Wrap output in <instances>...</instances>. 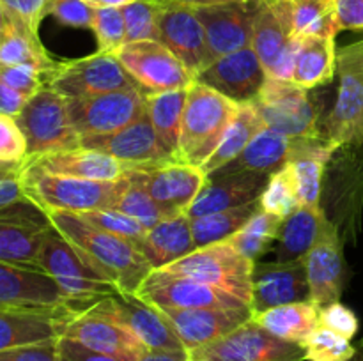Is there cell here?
<instances>
[{"label":"cell","instance_id":"7402d4cb","mask_svg":"<svg viewBox=\"0 0 363 361\" xmlns=\"http://www.w3.org/2000/svg\"><path fill=\"white\" fill-rule=\"evenodd\" d=\"M176 329L184 349L211 343L252 321V308H158Z\"/></svg>","mask_w":363,"mask_h":361},{"label":"cell","instance_id":"30bf717a","mask_svg":"<svg viewBox=\"0 0 363 361\" xmlns=\"http://www.w3.org/2000/svg\"><path fill=\"white\" fill-rule=\"evenodd\" d=\"M300 41L301 38H296L291 27V0H282L273 6L259 0L252 48L269 78L293 81Z\"/></svg>","mask_w":363,"mask_h":361},{"label":"cell","instance_id":"11a10c76","mask_svg":"<svg viewBox=\"0 0 363 361\" xmlns=\"http://www.w3.org/2000/svg\"><path fill=\"white\" fill-rule=\"evenodd\" d=\"M0 361H60V357L57 342H46L0 350Z\"/></svg>","mask_w":363,"mask_h":361},{"label":"cell","instance_id":"d4e9b609","mask_svg":"<svg viewBox=\"0 0 363 361\" xmlns=\"http://www.w3.org/2000/svg\"><path fill=\"white\" fill-rule=\"evenodd\" d=\"M311 296L303 262H255L252 273V314L280 304L307 301Z\"/></svg>","mask_w":363,"mask_h":361},{"label":"cell","instance_id":"db71d44e","mask_svg":"<svg viewBox=\"0 0 363 361\" xmlns=\"http://www.w3.org/2000/svg\"><path fill=\"white\" fill-rule=\"evenodd\" d=\"M319 326H325V328L346 336L347 340H353L360 328V322L351 308H347L340 301H335V303L319 308Z\"/></svg>","mask_w":363,"mask_h":361},{"label":"cell","instance_id":"2e32d148","mask_svg":"<svg viewBox=\"0 0 363 361\" xmlns=\"http://www.w3.org/2000/svg\"><path fill=\"white\" fill-rule=\"evenodd\" d=\"M135 296L155 308H250L218 287L179 278L160 269H152Z\"/></svg>","mask_w":363,"mask_h":361},{"label":"cell","instance_id":"603a6c76","mask_svg":"<svg viewBox=\"0 0 363 361\" xmlns=\"http://www.w3.org/2000/svg\"><path fill=\"white\" fill-rule=\"evenodd\" d=\"M268 74L262 69L257 53L252 46L223 55L209 64L197 76L208 87L222 92L238 103L254 101Z\"/></svg>","mask_w":363,"mask_h":361},{"label":"cell","instance_id":"9c48e42d","mask_svg":"<svg viewBox=\"0 0 363 361\" xmlns=\"http://www.w3.org/2000/svg\"><path fill=\"white\" fill-rule=\"evenodd\" d=\"M48 87L66 99H85L106 92L137 88L140 85L131 78L113 53L96 52L84 59L57 64L50 73Z\"/></svg>","mask_w":363,"mask_h":361},{"label":"cell","instance_id":"5b68a950","mask_svg":"<svg viewBox=\"0 0 363 361\" xmlns=\"http://www.w3.org/2000/svg\"><path fill=\"white\" fill-rule=\"evenodd\" d=\"M339 91L321 134L335 149L363 147V39L337 50Z\"/></svg>","mask_w":363,"mask_h":361},{"label":"cell","instance_id":"e0dca14e","mask_svg":"<svg viewBox=\"0 0 363 361\" xmlns=\"http://www.w3.org/2000/svg\"><path fill=\"white\" fill-rule=\"evenodd\" d=\"M307 271L311 296L308 301L318 308L340 301L346 280V262L342 253V241L335 223L325 218L318 241L301 258Z\"/></svg>","mask_w":363,"mask_h":361},{"label":"cell","instance_id":"8992f818","mask_svg":"<svg viewBox=\"0 0 363 361\" xmlns=\"http://www.w3.org/2000/svg\"><path fill=\"white\" fill-rule=\"evenodd\" d=\"M255 262L245 258L229 241L208 244L160 271L179 278L195 280L233 294L252 308V273Z\"/></svg>","mask_w":363,"mask_h":361},{"label":"cell","instance_id":"4316f807","mask_svg":"<svg viewBox=\"0 0 363 361\" xmlns=\"http://www.w3.org/2000/svg\"><path fill=\"white\" fill-rule=\"evenodd\" d=\"M25 163L39 166V168L46 170V172L60 173V176L105 180V183L119 180L126 177L131 170H137L130 163L121 161V159L105 154V152L82 147V145L74 149H66V151L50 152V154L28 159Z\"/></svg>","mask_w":363,"mask_h":361},{"label":"cell","instance_id":"ab89813d","mask_svg":"<svg viewBox=\"0 0 363 361\" xmlns=\"http://www.w3.org/2000/svg\"><path fill=\"white\" fill-rule=\"evenodd\" d=\"M23 165L0 166V219H27L50 223L48 216L25 195Z\"/></svg>","mask_w":363,"mask_h":361},{"label":"cell","instance_id":"e575fe53","mask_svg":"<svg viewBox=\"0 0 363 361\" xmlns=\"http://www.w3.org/2000/svg\"><path fill=\"white\" fill-rule=\"evenodd\" d=\"M264 127V120L259 115L257 106L254 101L240 103L236 115L230 120L229 127L223 133L222 142L208 158V161L201 166L206 176H211L216 170L223 168L227 163L236 159L245 151L252 138Z\"/></svg>","mask_w":363,"mask_h":361},{"label":"cell","instance_id":"4fadbf2b","mask_svg":"<svg viewBox=\"0 0 363 361\" xmlns=\"http://www.w3.org/2000/svg\"><path fill=\"white\" fill-rule=\"evenodd\" d=\"M89 308L130 329L151 353L188 354L176 329L167 321L165 315L135 294H116V296L103 297L89 304Z\"/></svg>","mask_w":363,"mask_h":361},{"label":"cell","instance_id":"3957f363","mask_svg":"<svg viewBox=\"0 0 363 361\" xmlns=\"http://www.w3.org/2000/svg\"><path fill=\"white\" fill-rule=\"evenodd\" d=\"M240 103L195 80L186 91L181 122V161L202 166L216 151Z\"/></svg>","mask_w":363,"mask_h":361},{"label":"cell","instance_id":"9a60e30c","mask_svg":"<svg viewBox=\"0 0 363 361\" xmlns=\"http://www.w3.org/2000/svg\"><path fill=\"white\" fill-rule=\"evenodd\" d=\"M113 55L147 94L188 88L195 78L160 41L124 42Z\"/></svg>","mask_w":363,"mask_h":361},{"label":"cell","instance_id":"6f0895ef","mask_svg":"<svg viewBox=\"0 0 363 361\" xmlns=\"http://www.w3.org/2000/svg\"><path fill=\"white\" fill-rule=\"evenodd\" d=\"M340 30L363 32V0H335Z\"/></svg>","mask_w":363,"mask_h":361},{"label":"cell","instance_id":"d6986e66","mask_svg":"<svg viewBox=\"0 0 363 361\" xmlns=\"http://www.w3.org/2000/svg\"><path fill=\"white\" fill-rule=\"evenodd\" d=\"M80 145L130 163L137 170L174 159L156 134L147 112L113 133L82 138Z\"/></svg>","mask_w":363,"mask_h":361},{"label":"cell","instance_id":"8d00e7d4","mask_svg":"<svg viewBox=\"0 0 363 361\" xmlns=\"http://www.w3.org/2000/svg\"><path fill=\"white\" fill-rule=\"evenodd\" d=\"M186 91L188 88H181V91L147 94V115L152 127L162 140L163 147L177 161H181V122H183V112L186 105Z\"/></svg>","mask_w":363,"mask_h":361},{"label":"cell","instance_id":"bcb514c9","mask_svg":"<svg viewBox=\"0 0 363 361\" xmlns=\"http://www.w3.org/2000/svg\"><path fill=\"white\" fill-rule=\"evenodd\" d=\"M307 361H350L357 353V345L346 336L319 326L303 343Z\"/></svg>","mask_w":363,"mask_h":361},{"label":"cell","instance_id":"6da1fadb","mask_svg":"<svg viewBox=\"0 0 363 361\" xmlns=\"http://www.w3.org/2000/svg\"><path fill=\"white\" fill-rule=\"evenodd\" d=\"M48 222L74 248L84 251L123 294H137L152 268L137 244L91 225L80 216L64 211H46Z\"/></svg>","mask_w":363,"mask_h":361},{"label":"cell","instance_id":"f546056e","mask_svg":"<svg viewBox=\"0 0 363 361\" xmlns=\"http://www.w3.org/2000/svg\"><path fill=\"white\" fill-rule=\"evenodd\" d=\"M138 250L152 269L165 268L197 250L186 212L169 216L147 229Z\"/></svg>","mask_w":363,"mask_h":361},{"label":"cell","instance_id":"b9f144b4","mask_svg":"<svg viewBox=\"0 0 363 361\" xmlns=\"http://www.w3.org/2000/svg\"><path fill=\"white\" fill-rule=\"evenodd\" d=\"M282 218L259 209L243 229L238 230L233 237H229L230 246L240 251L245 258L252 262H257L266 251L272 250V244L279 239Z\"/></svg>","mask_w":363,"mask_h":361},{"label":"cell","instance_id":"7a4b0ae2","mask_svg":"<svg viewBox=\"0 0 363 361\" xmlns=\"http://www.w3.org/2000/svg\"><path fill=\"white\" fill-rule=\"evenodd\" d=\"M130 173L113 183H105V180L60 176L23 163L21 180H23L25 195L45 212L64 211L82 214L98 209H113L117 198L126 188Z\"/></svg>","mask_w":363,"mask_h":361},{"label":"cell","instance_id":"60d3db41","mask_svg":"<svg viewBox=\"0 0 363 361\" xmlns=\"http://www.w3.org/2000/svg\"><path fill=\"white\" fill-rule=\"evenodd\" d=\"M20 64H32L50 74L59 62L50 59L39 41V35L9 20V30L0 42V66H20Z\"/></svg>","mask_w":363,"mask_h":361},{"label":"cell","instance_id":"d590c367","mask_svg":"<svg viewBox=\"0 0 363 361\" xmlns=\"http://www.w3.org/2000/svg\"><path fill=\"white\" fill-rule=\"evenodd\" d=\"M50 223L0 219V262L39 268V250Z\"/></svg>","mask_w":363,"mask_h":361},{"label":"cell","instance_id":"ba28073f","mask_svg":"<svg viewBox=\"0 0 363 361\" xmlns=\"http://www.w3.org/2000/svg\"><path fill=\"white\" fill-rule=\"evenodd\" d=\"M254 103L266 127H272L293 140L321 137L318 127V106L308 96V91L298 87L294 81L268 76Z\"/></svg>","mask_w":363,"mask_h":361},{"label":"cell","instance_id":"f1b7e54d","mask_svg":"<svg viewBox=\"0 0 363 361\" xmlns=\"http://www.w3.org/2000/svg\"><path fill=\"white\" fill-rule=\"evenodd\" d=\"M335 151L337 149L323 137L293 140L287 165L293 168L301 205L307 207L321 205L319 202L323 193V176Z\"/></svg>","mask_w":363,"mask_h":361},{"label":"cell","instance_id":"94428289","mask_svg":"<svg viewBox=\"0 0 363 361\" xmlns=\"http://www.w3.org/2000/svg\"><path fill=\"white\" fill-rule=\"evenodd\" d=\"M140 361H190L188 354H174V353H151L149 350Z\"/></svg>","mask_w":363,"mask_h":361},{"label":"cell","instance_id":"e7e4bbea","mask_svg":"<svg viewBox=\"0 0 363 361\" xmlns=\"http://www.w3.org/2000/svg\"><path fill=\"white\" fill-rule=\"evenodd\" d=\"M350 361H363V340L357 345V353H354V356Z\"/></svg>","mask_w":363,"mask_h":361},{"label":"cell","instance_id":"7bdbcfd3","mask_svg":"<svg viewBox=\"0 0 363 361\" xmlns=\"http://www.w3.org/2000/svg\"><path fill=\"white\" fill-rule=\"evenodd\" d=\"M113 209L124 212L130 218L137 219L138 223L145 227V229H151L156 223H160L162 219L174 216L172 212L167 211L162 204L155 200V198L149 195L147 188H145L144 179H142L140 170H133L130 173V179H128L126 188L123 190V193L117 198Z\"/></svg>","mask_w":363,"mask_h":361},{"label":"cell","instance_id":"f35d334b","mask_svg":"<svg viewBox=\"0 0 363 361\" xmlns=\"http://www.w3.org/2000/svg\"><path fill=\"white\" fill-rule=\"evenodd\" d=\"M291 27L296 38H337L335 0H291Z\"/></svg>","mask_w":363,"mask_h":361},{"label":"cell","instance_id":"9f6ffc18","mask_svg":"<svg viewBox=\"0 0 363 361\" xmlns=\"http://www.w3.org/2000/svg\"><path fill=\"white\" fill-rule=\"evenodd\" d=\"M57 350H59L60 361H128L123 357L110 356V354L98 353L89 347L82 345V343L74 342V340L60 336L57 340Z\"/></svg>","mask_w":363,"mask_h":361},{"label":"cell","instance_id":"277c9868","mask_svg":"<svg viewBox=\"0 0 363 361\" xmlns=\"http://www.w3.org/2000/svg\"><path fill=\"white\" fill-rule=\"evenodd\" d=\"M39 268L48 273L71 299L84 306L103 297L123 294L108 275L52 225L46 230L39 250Z\"/></svg>","mask_w":363,"mask_h":361},{"label":"cell","instance_id":"680465c9","mask_svg":"<svg viewBox=\"0 0 363 361\" xmlns=\"http://www.w3.org/2000/svg\"><path fill=\"white\" fill-rule=\"evenodd\" d=\"M27 101V96L20 94L13 87H9L6 81L0 80V115L14 117L16 119Z\"/></svg>","mask_w":363,"mask_h":361},{"label":"cell","instance_id":"ee69618b","mask_svg":"<svg viewBox=\"0 0 363 361\" xmlns=\"http://www.w3.org/2000/svg\"><path fill=\"white\" fill-rule=\"evenodd\" d=\"M259 205L262 211L272 212L282 219L289 218L301 207L296 179H294L293 168L287 163L279 172L269 176L268 184L259 198Z\"/></svg>","mask_w":363,"mask_h":361},{"label":"cell","instance_id":"91938a15","mask_svg":"<svg viewBox=\"0 0 363 361\" xmlns=\"http://www.w3.org/2000/svg\"><path fill=\"white\" fill-rule=\"evenodd\" d=\"M162 6H170V4H177V6H188V7H204V6H216V4H230V2H245V0H158Z\"/></svg>","mask_w":363,"mask_h":361},{"label":"cell","instance_id":"be15d7a7","mask_svg":"<svg viewBox=\"0 0 363 361\" xmlns=\"http://www.w3.org/2000/svg\"><path fill=\"white\" fill-rule=\"evenodd\" d=\"M7 30H9V16H7L6 9H4L2 2H0V42L6 38Z\"/></svg>","mask_w":363,"mask_h":361},{"label":"cell","instance_id":"cb8c5ba5","mask_svg":"<svg viewBox=\"0 0 363 361\" xmlns=\"http://www.w3.org/2000/svg\"><path fill=\"white\" fill-rule=\"evenodd\" d=\"M140 173L149 195L172 214L186 212L208 180L201 166L176 159L145 166Z\"/></svg>","mask_w":363,"mask_h":361},{"label":"cell","instance_id":"484cf974","mask_svg":"<svg viewBox=\"0 0 363 361\" xmlns=\"http://www.w3.org/2000/svg\"><path fill=\"white\" fill-rule=\"evenodd\" d=\"M268 180L269 176L257 172L211 173L195 200L186 209V216L194 219L209 212L243 207L252 202H257Z\"/></svg>","mask_w":363,"mask_h":361},{"label":"cell","instance_id":"836d02e7","mask_svg":"<svg viewBox=\"0 0 363 361\" xmlns=\"http://www.w3.org/2000/svg\"><path fill=\"white\" fill-rule=\"evenodd\" d=\"M337 73L335 38H301L294 62L293 81L305 91L326 85Z\"/></svg>","mask_w":363,"mask_h":361},{"label":"cell","instance_id":"4dcf8cb0","mask_svg":"<svg viewBox=\"0 0 363 361\" xmlns=\"http://www.w3.org/2000/svg\"><path fill=\"white\" fill-rule=\"evenodd\" d=\"M291 145H293V138L264 126L252 138L250 144L236 159L227 163L223 168L216 170V172H257L272 176L287 163Z\"/></svg>","mask_w":363,"mask_h":361},{"label":"cell","instance_id":"d6a6232c","mask_svg":"<svg viewBox=\"0 0 363 361\" xmlns=\"http://www.w3.org/2000/svg\"><path fill=\"white\" fill-rule=\"evenodd\" d=\"M252 321L277 338L301 345L319 328V308L308 299L298 301L254 314Z\"/></svg>","mask_w":363,"mask_h":361},{"label":"cell","instance_id":"681fc988","mask_svg":"<svg viewBox=\"0 0 363 361\" xmlns=\"http://www.w3.org/2000/svg\"><path fill=\"white\" fill-rule=\"evenodd\" d=\"M27 161V140L14 117L0 115V166L23 165Z\"/></svg>","mask_w":363,"mask_h":361},{"label":"cell","instance_id":"1f68e13d","mask_svg":"<svg viewBox=\"0 0 363 361\" xmlns=\"http://www.w3.org/2000/svg\"><path fill=\"white\" fill-rule=\"evenodd\" d=\"M326 212L319 207L301 205L296 212L286 218L280 227L277 246L273 248L275 262L289 264L298 262L311 251L321 232Z\"/></svg>","mask_w":363,"mask_h":361},{"label":"cell","instance_id":"52a82bcc","mask_svg":"<svg viewBox=\"0 0 363 361\" xmlns=\"http://www.w3.org/2000/svg\"><path fill=\"white\" fill-rule=\"evenodd\" d=\"M16 122L27 140V161L50 152L80 147V137L71 122L67 99L48 85L28 98Z\"/></svg>","mask_w":363,"mask_h":361},{"label":"cell","instance_id":"c3c4849f","mask_svg":"<svg viewBox=\"0 0 363 361\" xmlns=\"http://www.w3.org/2000/svg\"><path fill=\"white\" fill-rule=\"evenodd\" d=\"M77 216H80L82 219H85L91 225L105 230V232L116 234V236L131 241V243L137 244V248L140 241L144 239L145 232H147V229L142 223L130 218L124 212L117 211V209H98V211L82 212V214Z\"/></svg>","mask_w":363,"mask_h":361},{"label":"cell","instance_id":"f6af8a7d","mask_svg":"<svg viewBox=\"0 0 363 361\" xmlns=\"http://www.w3.org/2000/svg\"><path fill=\"white\" fill-rule=\"evenodd\" d=\"M163 6L158 0H135L121 7L126 27V42L160 41V14Z\"/></svg>","mask_w":363,"mask_h":361},{"label":"cell","instance_id":"7dc6e473","mask_svg":"<svg viewBox=\"0 0 363 361\" xmlns=\"http://www.w3.org/2000/svg\"><path fill=\"white\" fill-rule=\"evenodd\" d=\"M91 30L98 41V52L116 53L126 42V27L121 7H94Z\"/></svg>","mask_w":363,"mask_h":361},{"label":"cell","instance_id":"ac0fdd59","mask_svg":"<svg viewBox=\"0 0 363 361\" xmlns=\"http://www.w3.org/2000/svg\"><path fill=\"white\" fill-rule=\"evenodd\" d=\"M259 0L195 7L208 41L211 62L241 48L252 46L254 18Z\"/></svg>","mask_w":363,"mask_h":361},{"label":"cell","instance_id":"816d5d0a","mask_svg":"<svg viewBox=\"0 0 363 361\" xmlns=\"http://www.w3.org/2000/svg\"><path fill=\"white\" fill-rule=\"evenodd\" d=\"M45 71L32 64H20V66H0V80L6 81L9 87L20 94L32 98L39 88L45 87L43 81Z\"/></svg>","mask_w":363,"mask_h":361},{"label":"cell","instance_id":"83f0119b","mask_svg":"<svg viewBox=\"0 0 363 361\" xmlns=\"http://www.w3.org/2000/svg\"><path fill=\"white\" fill-rule=\"evenodd\" d=\"M73 315L77 314L0 308V350L57 342Z\"/></svg>","mask_w":363,"mask_h":361},{"label":"cell","instance_id":"7c38bea8","mask_svg":"<svg viewBox=\"0 0 363 361\" xmlns=\"http://www.w3.org/2000/svg\"><path fill=\"white\" fill-rule=\"evenodd\" d=\"M0 308L78 314L87 306L71 299L41 268L0 262Z\"/></svg>","mask_w":363,"mask_h":361},{"label":"cell","instance_id":"8fae6325","mask_svg":"<svg viewBox=\"0 0 363 361\" xmlns=\"http://www.w3.org/2000/svg\"><path fill=\"white\" fill-rule=\"evenodd\" d=\"M190 361H305L300 343L280 340L254 321L245 322L229 335L188 350Z\"/></svg>","mask_w":363,"mask_h":361},{"label":"cell","instance_id":"f5cc1de1","mask_svg":"<svg viewBox=\"0 0 363 361\" xmlns=\"http://www.w3.org/2000/svg\"><path fill=\"white\" fill-rule=\"evenodd\" d=\"M46 14L67 27L91 28L94 7L85 4L84 0H50Z\"/></svg>","mask_w":363,"mask_h":361},{"label":"cell","instance_id":"03108f58","mask_svg":"<svg viewBox=\"0 0 363 361\" xmlns=\"http://www.w3.org/2000/svg\"><path fill=\"white\" fill-rule=\"evenodd\" d=\"M262 4H268V6H273V4H279L282 2V0H261Z\"/></svg>","mask_w":363,"mask_h":361},{"label":"cell","instance_id":"6125c7cd","mask_svg":"<svg viewBox=\"0 0 363 361\" xmlns=\"http://www.w3.org/2000/svg\"><path fill=\"white\" fill-rule=\"evenodd\" d=\"M91 7H123L126 4L135 2V0H84Z\"/></svg>","mask_w":363,"mask_h":361},{"label":"cell","instance_id":"74e56055","mask_svg":"<svg viewBox=\"0 0 363 361\" xmlns=\"http://www.w3.org/2000/svg\"><path fill=\"white\" fill-rule=\"evenodd\" d=\"M261 209L257 202L243 205L236 209H225V211L209 212V214L199 216L190 219L191 234H194L195 246L202 248L208 244L220 243L233 237L240 229H243L245 223Z\"/></svg>","mask_w":363,"mask_h":361},{"label":"cell","instance_id":"5bb4252c","mask_svg":"<svg viewBox=\"0 0 363 361\" xmlns=\"http://www.w3.org/2000/svg\"><path fill=\"white\" fill-rule=\"evenodd\" d=\"M71 122L78 137L108 134L147 112V92L137 88L106 92L85 99H67Z\"/></svg>","mask_w":363,"mask_h":361},{"label":"cell","instance_id":"44dd1931","mask_svg":"<svg viewBox=\"0 0 363 361\" xmlns=\"http://www.w3.org/2000/svg\"><path fill=\"white\" fill-rule=\"evenodd\" d=\"M160 42L184 64L195 80L211 64L204 27L194 7L177 4L163 6L160 14Z\"/></svg>","mask_w":363,"mask_h":361},{"label":"cell","instance_id":"f907efd6","mask_svg":"<svg viewBox=\"0 0 363 361\" xmlns=\"http://www.w3.org/2000/svg\"><path fill=\"white\" fill-rule=\"evenodd\" d=\"M13 23L39 35V23L46 16L50 0H0Z\"/></svg>","mask_w":363,"mask_h":361},{"label":"cell","instance_id":"ffe728a7","mask_svg":"<svg viewBox=\"0 0 363 361\" xmlns=\"http://www.w3.org/2000/svg\"><path fill=\"white\" fill-rule=\"evenodd\" d=\"M62 336L92 350L128 361H140L149 353L130 329L89 306L67 321Z\"/></svg>","mask_w":363,"mask_h":361}]
</instances>
